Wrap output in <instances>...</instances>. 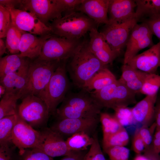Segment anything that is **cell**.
I'll return each mask as SVG.
<instances>
[{
	"instance_id": "cell-1",
	"label": "cell",
	"mask_w": 160,
	"mask_h": 160,
	"mask_svg": "<svg viewBox=\"0 0 160 160\" xmlns=\"http://www.w3.org/2000/svg\"><path fill=\"white\" fill-rule=\"evenodd\" d=\"M89 43L82 41L66 66L73 84L82 89L96 73L106 67L91 51Z\"/></svg>"
},
{
	"instance_id": "cell-2",
	"label": "cell",
	"mask_w": 160,
	"mask_h": 160,
	"mask_svg": "<svg viewBox=\"0 0 160 160\" xmlns=\"http://www.w3.org/2000/svg\"><path fill=\"white\" fill-rule=\"evenodd\" d=\"M102 108L90 92L82 89L77 93L68 92L55 116L58 120L96 117Z\"/></svg>"
},
{
	"instance_id": "cell-3",
	"label": "cell",
	"mask_w": 160,
	"mask_h": 160,
	"mask_svg": "<svg viewBox=\"0 0 160 160\" xmlns=\"http://www.w3.org/2000/svg\"><path fill=\"white\" fill-rule=\"evenodd\" d=\"M62 61L38 58L30 61L26 83L18 93L20 99L28 95H39L46 88Z\"/></svg>"
},
{
	"instance_id": "cell-4",
	"label": "cell",
	"mask_w": 160,
	"mask_h": 160,
	"mask_svg": "<svg viewBox=\"0 0 160 160\" xmlns=\"http://www.w3.org/2000/svg\"><path fill=\"white\" fill-rule=\"evenodd\" d=\"M99 24L84 13L75 12L54 20L49 26L54 35L68 39H79L92 29L97 28Z\"/></svg>"
},
{
	"instance_id": "cell-5",
	"label": "cell",
	"mask_w": 160,
	"mask_h": 160,
	"mask_svg": "<svg viewBox=\"0 0 160 160\" xmlns=\"http://www.w3.org/2000/svg\"><path fill=\"white\" fill-rule=\"evenodd\" d=\"M66 60L62 61L46 88L37 96L45 103L50 115H55L58 105L63 101L70 87L66 73Z\"/></svg>"
},
{
	"instance_id": "cell-6",
	"label": "cell",
	"mask_w": 160,
	"mask_h": 160,
	"mask_svg": "<svg viewBox=\"0 0 160 160\" xmlns=\"http://www.w3.org/2000/svg\"><path fill=\"white\" fill-rule=\"evenodd\" d=\"M90 92L102 108L113 110L119 107L128 106L136 103V94L118 80L100 90Z\"/></svg>"
},
{
	"instance_id": "cell-7",
	"label": "cell",
	"mask_w": 160,
	"mask_h": 160,
	"mask_svg": "<svg viewBox=\"0 0 160 160\" xmlns=\"http://www.w3.org/2000/svg\"><path fill=\"white\" fill-rule=\"evenodd\" d=\"M21 100L17 108L18 116L34 129L46 127L50 114L44 101L34 95L27 96Z\"/></svg>"
},
{
	"instance_id": "cell-8",
	"label": "cell",
	"mask_w": 160,
	"mask_h": 160,
	"mask_svg": "<svg viewBox=\"0 0 160 160\" xmlns=\"http://www.w3.org/2000/svg\"><path fill=\"white\" fill-rule=\"evenodd\" d=\"M82 41L53 35L44 42L38 58L47 60H67L74 54Z\"/></svg>"
},
{
	"instance_id": "cell-9",
	"label": "cell",
	"mask_w": 160,
	"mask_h": 160,
	"mask_svg": "<svg viewBox=\"0 0 160 160\" xmlns=\"http://www.w3.org/2000/svg\"><path fill=\"white\" fill-rule=\"evenodd\" d=\"M138 22L134 17L121 23L105 25L100 32L111 49L119 56L126 46L130 33Z\"/></svg>"
},
{
	"instance_id": "cell-10",
	"label": "cell",
	"mask_w": 160,
	"mask_h": 160,
	"mask_svg": "<svg viewBox=\"0 0 160 160\" xmlns=\"http://www.w3.org/2000/svg\"><path fill=\"white\" fill-rule=\"evenodd\" d=\"M18 9L33 14L48 26L50 22L62 17L57 0H21Z\"/></svg>"
},
{
	"instance_id": "cell-11",
	"label": "cell",
	"mask_w": 160,
	"mask_h": 160,
	"mask_svg": "<svg viewBox=\"0 0 160 160\" xmlns=\"http://www.w3.org/2000/svg\"><path fill=\"white\" fill-rule=\"evenodd\" d=\"M153 35L147 23H137L132 29L127 43L123 64H127L141 50L153 46Z\"/></svg>"
},
{
	"instance_id": "cell-12",
	"label": "cell",
	"mask_w": 160,
	"mask_h": 160,
	"mask_svg": "<svg viewBox=\"0 0 160 160\" xmlns=\"http://www.w3.org/2000/svg\"><path fill=\"white\" fill-rule=\"evenodd\" d=\"M100 120L99 117L79 119H65L58 120L50 128L63 138L84 132L93 135Z\"/></svg>"
},
{
	"instance_id": "cell-13",
	"label": "cell",
	"mask_w": 160,
	"mask_h": 160,
	"mask_svg": "<svg viewBox=\"0 0 160 160\" xmlns=\"http://www.w3.org/2000/svg\"><path fill=\"white\" fill-rule=\"evenodd\" d=\"M9 10L12 22L20 30L39 36L52 33L50 27L33 14L18 9Z\"/></svg>"
},
{
	"instance_id": "cell-14",
	"label": "cell",
	"mask_w": 160,
	"mask_h": 160,
	"mask_svg": "<svg viewBox=\"0 0 160 160\" xmlns=\"http://www.w3.org/2000/svg\"><path fill=\"white\" fill-rule=\"evenodd\" d=\"M41 138L40 130H37L19 116L13 128L12 141L19 151L37 148Z\"/></svg>"
},
{
	"instance_id": "cell-15",
	"label": "cell",
	"mask_w": 160,
	"mask_h": 160,
	"mask_svg": "<svg viewBox=\"0 0 160 160\" xmlns=\"http://www.w3.org/2000/svg\"><path fill=\"white\" fill-rule=\"evenodd\" d=\"M41 138L37 148L52 157L66 156L73 151L68 147L65 141L60 134L47 127L40 129Z\"/></svg>"
},
{
	"instance_id": "cell-16",
	"label": "cell",
	"mask_w": 160,
	"mask_h": 160,
	"mask_svg": "<svg viewBox=\"0 0 160 160\" xmlns=\"http://www.w3.org/2000/svg\"><path fill=\"white\" fill-rule=\"evenodd\" d=\"M127 64L147 73H156L160 65V41L149 49L137 55Z\"/></svg>"
},
{
	"instance_id": "cell-17",
	"label": "cell",
	"mask_w": 160,
	"mask_h": 160,
	"mask_svg": "<svg viewBox=\"0 0 160 160\" xmlns=\"http://www.w3.org/2000/svg\"><path fill=\"white\" fill-rule=\"evenodd\" d=\"M135 0H109L108 25L121 23L135 17Z\"/></svg>"
},
{
	"instance_id": "cell-18",
	"label": "cell",
	"mask_w": 160,
	"mask_h": 160,
	"mask_svg": "<svg viewBox=\"0 0 160 160\" xmlns=\"http://www.w3.org/2000/svg\"><path fill=\"white\" fill-rule=\"evenodd\" d=\"M53 34L37 36L36 35L25 32L21 36L19 45L20 57H27L31 60L38 58L40 55L45 41Z\"/></svg>"
},
{
	"instance_id": "cell-19",
	"label": "cell",
	"mask_w": 160,
	"mask_h": 160,
	"mask_svg": "<svg viewBox=\"0 0 160 160\" xmlns=\"http://www.w3.org/2000/svg\"><path fill=\"white\" fill-rule=\"evenodd\" d=\"M109 1V0H83L76 12L84 13L98 24L108 25Z\"/></svg>"
},
{
	"instance_id": "cell-20",
	"label": "cell",
	"mask_w": 160,
	"mask_h": 160,
	"mask_svg": "<svg viewBox=\"0 0 160 160\" xmlns=\"http://www.w3.org/2000/svg\"><path fill=\"white\" fill-rule=\"evenodd\" d=\"M157 95L146 96L132 108V112L136 122L143 126L148 127L155 119V106Z\"/></svg>"
},
{
	"instance_id": "cell-21",
	"label": "cell",
	"mask_w": 160,
	"mask_h": 160,
	"mask_svg": "<svg viewBox=\"0 0 160 160\" xmlns=\"http://www.w3.org/2000/svg\"><path fill=\"white\" fill-rule=\"evenodd\" d=\"M117 80L112 73L106 67L96 73L86 84L82 89L88 91L100 90Z\"/></svg>"
},
{
	"instance_id": "cell-22",
	"label": "cell",
	"mask_w": 160,
	"mask_h": 160,
	"mask_svg": "<svg viewBox=\"0 0 160 160\" xmlns=\"http://www.w3.org/2000/svg\"><path fill=\"white\" fill-rule=\"evenodd\" d=\"M135 17L141 22L160 13V0H136Z\"/></svg>"
},
{
	"instance_id": "cell-23",
	"label": "cell",
	"mask_w": 160,
	"mask_h": 160,
	"mask_svg": "<svg viewBox=\"0 0 160 160\" xmlns=\"http://www.w3.org/2000/svg\"><path fill=\"white\" fill-rule=\"evenodd\" d=\"M18 54H11L1 58L0 78L17 71L29 60V58L20 57Z\"/></svg>"
},
{
	"instance_id": "cell-24",
	"label": "cell",
	"mask_w": 160,
	"mask_h": 160,
	"mask_svg": "<svg viewBox=\"0 0 160 160\" xmlns=\"http://www.w3.org/2000/svg\"><path fill=\"white\" fill-rule=\"evenodd\" d=\"M18 117L17 113L0 119V146L13 144L12 133Z\"/></svg>"
},
{
	"instance_id": "cell-25",
	"label": "cell",
	"mask_w": 160,
	"mask_h": 160,
	"mask_svg": "<svg viewBox=\"0 0 160 160\" xmlns=\"http://www.w3.org/2000/svg\"><path fill=\"white\" fill-rule=\"evenodd\" d=\"M19 99L18 93L9 92L5 94L0 102V119L17 113V103Z\"/></svg>"
},
{
	"instance_id": "cell-26",
	"label": "cell",
	"mask_w": 160,
	"mask_h": 160,
	"mask_svg": "<svg viewBox=\"0 0 160 160\" xmlns=\"http://www.w3.org/2000/svg\"><path fill=\"white\" fill-rule=\"evenodd\" d=\"M93 141L92 137L81 132L74 134L68 137L65 141L67 145L71 151H83L91 145Z\"/></svg>"
},
{
	"instance_id": "cell-27",
	"label": "cell",
	"mask_w": 160,
	"mask_h": 160,
	"mask_svg": "<svg viewBox=\"0 0 160 160\" xmlns=\"http://www.w3.org/2000/svg\"><path fill=\"white\" fill-rule=\"evenodd\" d=\"M100 121L102 124L103 138L120 131L124 127L119 123L114 115L106 113H100Z\"/></svg>"
},
{
	"instance_id": "cell-28",
	"label": "cell",
	"mask_w": 160,
	"mask_h": 160,
	"mask_svg": "<svg viewBox=\"0 0 160 160\" xmlns=\"http://www.w3.org/2000/svg\"><path fill=\"white\" fill-rule=\"evenodd\" d=\"M25 32L18 29L11 22L6 36L5 44L7 49L11 54H19L20 43Z\"/></svg>"
},
{
	"instance_id": "cell-29",
	"label": "cell",
	"mask_w": 160,
	"mask_h": 160,
	"mask_svg": "<svg viewBox=\"0 0 160 160\" xmlns=\"http://www.w3.org/2000/svg\"><path fill=\"white\" fill-rule=\"evenodd\" d=\"M127 132L124 127L118 132L103 138V147L104 151L115 146H125L129 141Z\"/></svg>"
},
{
	"instance_id": "cell-30",
	"label": "cell",
	"mask_w": 160,
	"mask_h": 160,
	"mask_svg": "<svg viewBox=\"0 0 160 160\" xmlns=\"http://www.w3.org/2000/svg\"><path fill=\"white\" fill-rule=\"evenodd\" d=\"M160 88V75L148 73L140 92L146 96H156Z\"/></svg>"
},
{
	"instance_id": "cell-31",
	"label": "cell",
	"mask_w": 160,
	"mask_h": 160,
	"mask_svg": "<svg viewBox=\"0 0 160 160\" xmlns=\"http://www.w3.org/2000/svg\"><path fill=\"white\" fill-rule=\"evenodd\" d=\"M89 47L93 54L108 45L102 33L98 31L97 28L92 29L89 32Z\"/></svg>"
},
{
	"instance_id": "cell-32",
	"label": "cell",
	"mask_w": 160,
	"mask_h": 160,
	"mask_svg": "<svg viewBox=\"0 0 160 160\" xmlns=\"http://www.w3.org/2000/svg\"><path fill=\"white\" fill-rule=\"evenodd\" d=\"M113 110L115 112L114 116L123 127L130 125L136 122L132 115V108L120 106Z\"/></svg>"
},
{
	"instance_id": "cell-33",
	"label": "cell",
	"mask_w": 160,
	"mask_h": 160,
	"mask_svg": "<svg viewBox=\"0 0 160 160\" xmlns=\"http://www.w3.org/2000/svg\"><path fill=\"white\" fill-rule=\"evenodd\" d=\"M18 160H55L37 148H28L18 152Z\"/></svg>"
},
{
	"instance_id": "cell-34",
	"label": "cell",
	"mask_w": 160,
	"mask_h": 160,
	"mask_svg": "<svg viewBox=\"0 0 160 160\" xmlns=\"http://www.w3.org/2000/svg\"><path fill=\"white\" fill-rule=\"evenodd\" d=\"M93 141L84 160H106L102 151L96 132L92 135Z\"/></svg>"
},
{
	"instance_id": "cell-35",
	"label": "cell",
	"mask_w": 160,
	"mask_h": 160,
	"mask_svg": "<svg viewBox=\"0 0 160 160\" xmlns=\"http://www.w3.org/2000/svg\"><path fill=\"white\" fill-rule=\"evenodd\" d=\"M121 76L118 80L124 84L135 80L144 72L127 64H123L121 67Z\"/></svg>"
},
{
	"instance_id": "cell-36",
	"label": "cell",
	"mask_w": 160,
	"mask_h": 160,
	"mask_svg": "<svg viewBox=\"0 0 160 160\" xmlns=\"http://www.w3.org/2000/svg\"><path fill=\"white\" fill-rule=\"evenodd\" d=\"M110 160H128L130 154L129 149L125 146H115L105 151Z\"/></svg>"
},
{
	"instance_id": "cell-37",
	"label": "cell",
	"mask_w": 160,
	"mask_h": 160,
	"mask_svg": "<svg viewBox=\"0 0 160 160\" xmlns=\"http://www.w3.org/2000/svg\"><path fill=\"white\" fill-rule=\"evenodd\" d=\"M11 15L8 9L0 6V38L6 37L11 23Z\"/></svg>"
},
{
	"instance_id": "cell-38",
	"label": "cell",
	"mask_w": 160,
	"mask_h": 160,
	"mask_svg": "<svg viewBox=\"0 0 160 160\" xmlns=\"http://www.w3.org/2000/svg\"><path fill=\"white\" fill-rule=\"evenodd\" d=\"M148 127L143 126L139 130H137L144 142L145 151L147 150L149 147L152 144L154 135V131L156 127L155 123H153L150 127Z\"/></svg>"
},
{
	"instance_id": "cell-39",
	"label": "cell",
	"mask_w": 160,
	"mask_h": 160,
	"mask_svg": "<svg viewBox=\"0 0 160 160\" xmlns=\"http://www.w3.org/2000/svg\"><path fill=\"white\" fill-rule=\"evenodd\" d=\"M18 74V70L0 78V84L5 88L6 93L15 92V89Z\"/></svg>"
},
{
	"instance_id": "cell-40",
	"label": "cell",
	"mask_w": 160,
	"mask_h": 160,
	"mask_svg": "<svg viewBox=\"0 0 160 160\" xmlns=\"http://www.w3.org/2000/svg\"><path fill=\"white\" fill-rule=\"evenodd\" d=\"M16 148L13 144L0 146V160H18Z\"/></svg>"
},
{
	"instance_id": "cell-41",
	"label": "cell",
	"mask_w": 160,
	"mask_h": 160,
	"mask_svg": "<svg viewBox=\"0 0 160 160\" xmlns=\"http://www.w3.org/2000/svg\"><path fill=\"white\" fill-rule=\"evenodd\" d=\"M83 0H57L64 15L76 12L78 7Z\"/></svg>"
},
{
	"instance_id": "cell-42",
	"label": "cell",
	"mask_w": 160,
	"mask_h": 160,
	"mask_svg": "<svg viewBox=\"0 0 160 160\" xmlns=\"http://www.w3.org/2000/svg\"><path fill=\"white\" fill-rule=\"evenodd\" d=\"M142 22L147 24L153 35L157 36L160 41V13L153 15Z\"/></svg>"
},
{
	"instance_id": "cell-43",
	"label": "cell",
	"mask_w": 160,
	"mask_h": 160,
	"mask_svg": "<svg viewBox=\"0 0 160 160\" xmlns=\"http://www.w3.org/2000/svg\"><path fill=\"white\" fill-rule=\"evenodd\" d=\"M148 73H143L135 80L124 84L132 92L136 94L140 92L145 79Z\"/></svg>"
},
{
	"instance_id": "cell-44",
	"label": "cell",
	"mask_w": 160,
	"mask_h": 160,
	"mask_svg": "<svg viewBox=\"0 0 160 160\" xmlns=\"http://www.w3.org/2000/svg\"><path fill=\"white\" fill-rule=\"evenodd\" d=\"M132 145L133 151L138 155L145 150L144 143L137 131L136 132L133 138Z\"/></svg>"
},
{
	"instance_id": "cell-45",
	"label": "cell",
	"mask_w": 160,
	"mask_h": 160,
	"mask_svg": "<svg viewBox=\"0 0 160 160\" xmlns=\"http://www.w3.org/2000/svg\"><path fill=\"white\" fill-rule=\"evenodd\" d=\"M21 0H0V6L9 10L18 9L20 4Z\"/></svg>"
},
{
	"instance_id": "cell-46",
	"label": "cell",
	"mask_w": 160,
	"mask_h": 160,
	"mask_svg": "<svg viewBox=\"0 0 160 160\" xmlns=\"http://www.w3.org/2000/svg\"><path fill=\"white\" fill-rule=\"evenodd\" d=\"M85 154L82 151H73L71 154L60 160H84Z\"/></svg>"
},
{
	"instance_id": "cell-47",
	"label": "cell",
	"mask_w": 160,
	"mask_h": 160,
	"mask_svg": "<svg viewBox=\"0 0 160 160\" xmlns=\"http://www.w3.org/2000/svg\"><path fill=\"white\" fill-rule=\"evenodd\" d=\"M155 106V119L156 129H160V101L156 103Z\"/></svg>"
},
{
	"instance_id": "cell-48",
	"label": "cell",
	"mask_w": 160,
	"mask_h": 160,
	"mask_svg": "<svg viewBox=\"0 0 160 160\" xmlns=\"http://www.w3.org/2000/svg\"><path fill=\"white\" fill-rule=\"evenodd\" d=\"M7 49L5 43L1 38L0 39V56L1 57L5 53H6Z\"/></svg>"
},
{
	"instance_id": "cell-49",
	"label": "cell",
	"mask_w": 160,
	"mask_h": 160,
	"mask_svg": "<svg viewBox=\"0 0 160 160\" xmlns=\"http://www.w3.org/2000/svg\"><path fill=\"white\" fill-rule=\"evenodd\" d=\"M134 160H152L145 156L138 155Z\"/></svg>"
},
{
	"instance_id": "cell-50",
	"label": "cell",
	"mask_w": 160,
	"mask_h": 160,
	"mask_svg": "<svg viewBox=\"0 0 160 160\" xmlns=\"http://www.w3.org/2000/svg\"><path fill=\"white\" fill-rule=\"evenodd\" d=\"M6 92V90L5 88L0 84V97L2 98L3 96Z\"/></svg>"
},
{
	"instance_id": "cell-51",
	"label": "cell",
	"mask_w": 160,
	"mask_h": 160,
	"mask_svg": "<svg viewBox=\"0 0 160 160\" xmlns=\"http://www.w3.org/2000/svg\"><path fill=\"white\" fill-rule=\"evenodd\" d=\"M159 67H160V66H159Z\"/></svg>"
}]
</instances>
